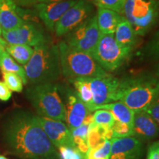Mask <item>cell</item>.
<instances>
[{
    "label": "cell",
    "instance_id": "cell-23",
    "mask_svg": "<svg viewBox=\"0 0 159 159\" xmlns=\"http://www.w3.org/2000/svg\"><path fill=\"white\" fill-rule=\"evenodd\" d=\"M69 81L74 85L75 92L80 100L86 105L90 111L92 106L93 96L90 86L87 83L86 80L85 78H75L69 80Z\"/></svg>",
    "mask_w": 159,
    "mask_h": 159
},
{
    "label": "cell",
    "instance_id": "cell-4",
    "mask_svg": "<svg viewBox=\"0 0 159 159\" xmlns=\"http://www.w3.org/2000/svg\"><path fill=\"white\" fill-rule=\"evenodd\" d=\"M61 73L66 79L102 77L110 75L90 54L73 48L64 41L57 44Z\"/></svg>",
    "mask_w": 159,
    "mask_h": 159
},
{
    "label": "cell",
    "instance_id": "cell-32",
    "mask_svg": "<svg viewBox=\"0 0 159 159\" xmlns=\"http://www.w3.org/2000/svg\"><path fill=\"white\" fill-rule=\"evenodd\" d=\"M159 125V94L148 108L145 110Z\"/></svg>",
    "mask_w": 159,
    "mask_h": 159
},
{
    "label": "cell",
    "instance_id": "cell-16",
    "mask_svg": "<svg viewBox=\"0 0 159 159\" xmlns=\"http://www.w3.org/2000/svg\"><path fill=\"white\" fill-rule=\"evenodd\" d=\"M66 121L69 128H76L80 126L87 115L90 114L88 107L77 96L76 92L69 90L66 93Z\"/></svg>",
    "mask_w": 159,
    "mask_h": 159
},
{
    "label": "cell",
    "instance_id": "cell-41",
    "mask_svg": "<svg viewBox=\"0 0 159 159\" xmlns=\"http://www.w3.org/2000/svg\"><path fill=\"white\" fill-rule=\"evenodd\" d=\"M2 28L1 22H0V35H2Z\"/></svg>",
    "mask_w": 159,
    "mask_h": 159
},
{
    "label": "cell",
    "instance_id": "cell-7",
    "mask_svg": "<svg viewBox=\"0 0 159 159\" xmlns=\"http://www.w3.org/2000/svg\"><path fill=\"white\" fill-rule=\"evenodd\" d=\"M134 48L119 45L114 34H102L91 55L107 72L120 68L130 58Z\"/></svg>",
    "mask_w": 159,
    "mask_h": 159
},
{
    "label": "cell",
    "instance_id": "cell-1",
    "mask_svg": "<svg viewBox=\"0 0 159 159\" xmlns=\"http://www.w3.org/2000/svg\"><path fill=\"white\" fill-rule=\"evenodd\" d=\"M9 152L23 159H61L57 149L51 142L38 122L36 116L21 112L7 123L4 134Z\"/></svg>",
    "mask_w": 159,
    "mask_h": 159
},
{
    "label": "cell",
    "instance_id": "cell-33",
    "mask_svg": "<svg viewBox=\"0 0 159 159\" xmlns=\"http://www.w3.org/2000/svg\"><path fill=\"white\" fill-rule=\"evenodd\" d=\"M89 127V125L82 124L80 126L77 127L76 128L71 129L70 130L72 138L77 137V138H81L84 139V140L87 141V135H88Z\"/></svg>",
    "mask_w": 159,
    "mask_h": 159
},
{
    "label": "cell",
    "instance_id": "cell-29",
    "mask_svg": "<svg viewBox=\"0 0 159 159\" xmlns=\"http://www.w3.org/2000/svg\"><path fill=\"white\" fill-rule=\"evenodd\" d=\"M97 7H105L114 11L121 14L126 0H90Z\"/></svg>",
    "mask_w": 159,
    "mask_h": 159
},
{
    "label": "cell",
    "instance_id": "cell-25",
    "mask_svg": "<svg viewBox=\"0 0 159 159\" xmlns=\"http://www.w3.org/2000/svg\"><path fill=\"white\" fill-rule=\"evenodd\" d=\"M4 83L11 91L21 92L23 90V81L19 75L13 72L2 71Z\"/></svg>",
    "mask_w": 159,
    "mask_h": 159
},
{
    "label": "cell",
    "instance_id": "cell-19",
    "mask_svg": "<svg viewBox=\"0 0 159 159\" xmlns=\"http://www.w3.org/2000/svg\"><path fill=\"white\" fill-rule=\"evenodd\" d=\"M114 36L116 42L125 47L134 48L139 41V36L136 34L130 24L123 16L116 26Z\"/></svg>",
    "mask_w": 159,
    "mask_h": 159
},
{
    "label": "cell",
    "instance_id": "cell-40",
    "mask_svg": "<svg viewBox=\"0 0 159 159\" xmlns=\"http://www.w3.org/2000/svg\"><path fill=\"white\" fill-rule=\"evenodd\" d=\"M156 74L159 76V65L158 66V67H157V69L156 71Z\"/></svg>",
    "mask_w": 159,
    "mask_h": 159
},
{
    "label": "cell",
    "instance_id": "cell-35",
    "mask_svg": "<svg viewBox=\"0 0 159 159\" xmlns=\"http://www.w3.org/2000/svg\"><path fill=\"white\" fill-rule=\"evenodd\" d=\"M12 97V91L2 81L0 80V100L8 101Z\"/></svg>",
    "mask_w": 159,
    "mask_h": 159
},
{
    "label": "cell",
    "instance_id": "cell-21",
    "mask_svg": "<svg viewBox=\"0 0 159 159\" xmlns=\"http://www.w3.org/2000/svg\"><path fill=\"white\" fill-rule=\"evenodd\" d=\"M0 69L2 71L13 72L18 75L22 80L24 84H27L24 67L15 61V60L5 50V48L0 50Z\"/></svg>",
    "mask_w": 159,
    "mask_h": 159
},
{
    "label": "cell",
    "instance_id": "cell-6",
    "mask_svg": "<svg viewBox=\"0 0 159 159\" xmlns=\"http://www.w3.org/2000/svg\"><path fill=\"white\" fill-rule=\"evenodd\" d=\"M121 15L130 24L136 34L142 36L159 18V0H126Z\"/></svg>",
    "mask_w": 159,
    "mask_h": 159
},
{
    "label": "cell",
    "instance_id": "cell-36",
    "mask_svg": "<svg viewBox=\"0 0 159 159\" xmlns=\"http://www.w3.org/2000/svg\"><path fill=\"white\" fill-rule=\"evenodd\" d=\"M14 1L18 5L24 6V7L34 5L39 2V0H14Z\"/></svg>",
    "mask_w": 159,
    "mask_h": 159
},
{
    "label": "cell",
    "instance_id": "cell-15",
    "mask_svg": "<svg viewBox=\"0 0 159 159\" xmlns=\"http://www.w3.org/2000/svg\"><path fill=\"white\" fill-rule=\"evenodd\" d=\"M133 131L141 142H150L159 136V125L145 110L135 111Z\"/></svg>",
    "mask_w": 159,
    "mask_h": 159
},
{
    "label": "cell",
    "instance_id": "cell-13",
    "mask_svg": "<svg viewBox=\"0 0 159 159\" xmlns=\"http://www.w3.org/2000/svg\"><path fill=\"white\" fill-rule=\"evenodd\" d=\"M143 154V142L135 136L114 138L111 140L109 159H141Z\"/></svg>",
    "mask_w": 159,
    "mask_h": 159
},
{
    "label": "cell",
    "instance_id": "cell-2",
    "mask_svg": "<svg viewBox=\"0 0 159 159\" xmlns=\"http://www.w3.org/2000/svg\"><path fill=\"white\" fill-rule=\"evenodd\" d=\"M159 94V76L142 73L119 79L116 101L134 111L146 110Z\"/></svg>",
    "mask_w": 159,
    "mask_h": 159
},
{
    "label": "cell",
    "instance_id": "cell-8",
    "mask_svg": "<svg viewBox=\"0 0 159 159\" xmlns=\"http://www.w3.org/2000/svg\"><path fill=\"white\" fill-rule=\"evenodd\" d=\"M101 35L97 26L96 15H94L66 35L64 41L77 50L91 55L96 48Z\"/></svg>",
    "mask_w": 159,
    "mask_h": 159
},
{
    "label": "cell",
    "instance_id": "cell-10",
    "mask_svg": "<svg viewBox=\"0 0 159 159\" xmlns=\"http://www.w3.org/2000/svg\"><path fill=\"white\" fill-rule=\"evenodd\" d=\"M94 8L87 0H77L74 5L67 10L55 27L57 37L66 35L90 17Z\"/></svg>",
    "mask_w": 159,
    "mask_h": 159
},
{
    "label": "cell",
    "instance_id": "cell-38",
    "mask_svg": "<svg viewBox=\"0 0 159 159\" xmlns=\"http://www.w3.org/2000/svg\"><path fill=\"white\" fill-rule=\"evenodd\" d=\"M6 45H7V42H6L3 39H2V38L0 37V50H1L2 49L5 48Z\"/></svg>",
    "mask_w": 159,
    "mask_h": 159
},
{
    "label": "cell",
    "instance_id": "cell-17",
    "mask_svg": "<svg viewBox=\"0 0 159 159\" xmlns=\"http://www.w3.org/2000/svg\"><path fill=\"white\" fill-rule=\"evenodd\" d=\"M19 10L14 0H0V22L2 30H11L25 23Z\"/></svg>",
    "mask_w": 159,
    "mask_h": 159
},
{
    "label": "cell",
    "instance_id": "cell-3",
    "mask_svg": "<svg viewBox=\"0 0 159 159\" xmlns=\"http://www.w3.org/2000/svg\"><path fill=\"white\" fill-rule=\"evenodd\" d=\"M24 69L27 83L31 85L54 83L62 75L57 45L47 41L35 47Z\"/></svg>",
    "mask_w": 159,
    "mask_h": 159
},
{
    "label": "cell",
    "instance_id": "cell-31",
    "mask_svg": "<svg viewBox=\"0 0 159 159\" xmlns=\"http://www.w3.org/2000/svg\"><path fill=\"white\" fill-rule=\"evenodd\" d=\"M147 49L149 55L159 59V31L157 32L150 42L147 45Z\"/></svg>",
    "mask_w": 159,
    "mask_h": 159
},
{
    "label": "cell",
    "instance_id": "cell-34",
    "mask_svg": "<svg viewBox=\"0 0 159 159\" xmlns=\"http://www.w3.org/2000/svg\"><path fill=\"white\" fill-rule=\"evenodd\" d=\"M146 159H159V140L149 145Z\"/></svg>",
    "mask_w": 159,
    "mask_h": 159
},
{
    "label": "cell",
    "instance_id": "cell-37",
    "mask_svg": "<svg viewBox=\"0 0 159 159\" xmlns=\"http://www.w3.org/2000/svg\"><path fill=\"white\" fill-rule=\"evenodd\" d=\"M94 123V116H93V113H90L87 115L86 117H85L84 121H83V124L87 125H91V124Z\"/></svg>",
    "mask_w": 159,
    "mask_h": 159
},
{
    "label": "cell",
    "instance_id": "cell-11",
    "mask_svg": "<svg viewBox=\"0 0 159 159\" xmlns=\"http://www.w3.org/2000/svg\"><path fill=\"white\" fill-rule=\"evenodd\" d=\"M2 36L9 44L28 45L34 47L48 41L43 31L32 23L25 22L11 30H2Z\"/></svg>",
    "mask_w": 159,
    "mask_h": 159
},
{
    "label": "cell",
    "instance_id": "cell-24",
    "mask_svg": "<svg viewBox=\"0 0 159 159\" xmlns=\"http://www.w3.org/2000/svg\"><path fill=\"white\" fill-rule=\"evenodd\" d=\"M111 148V140H105L96 148L89 149L84 159H109Z\"/></svg>",
    "mask_w": 159,
    "mask_h": 159
},
{
    "label": "cell",
    "instance_id": "cell-20",
    "mask_svg": "<svg viewBox=\"0 0 159 159\" xmlns=\"http://www.w3.org/2000/svg\"><path fill=\"white\" fill-rule=\"evenodd\" d=\"M98 109H105L109 111L114 116L115 120L125 123L133 128L134 111L131 110L121 101H116V102L103 105L99 107L97 110Z\"/></svg>",
    "mask_w": 159,
    "mask_h": 159
},
{
    "label": "cell",
    "instance_id": "cell-9",
    "mask_svg": "<svg viewBox=\"0 0 159 159\" xmlns=\"http://www.w3.org/2000/svg\"><path fill=\"white\" fill-rule=\"evenodd\" d=\"M92 93L93 100L91 112L108 103L116 102L119 79L112 75L102 77H85Z\"/></svg>",
    "mask_w": 159,
    "mask_h": 159
},
{
    "label": "cell",
    "instance_id": "cell-26",
    "mask_svg": "<svg viewBox=\"0 0 159 159\" xmlns=\"http://www.w3.org/2000/svg\"><path fill=\"white\" fill-rule=\"evenodd\" d=\"M94 116V123L98 125H103L111 128L114 124L115 119L112 114L108 110L105 109H98L93 113Z\"/></svg>",
    "mask_w": 159,
    "mask_h": 159
},
{
    "label": "cell",
    "instance_id": "cell-28",
    "mask_svg": "<svg viewBox=\"0 0 159 159\" xmlns=\"http://www.w3.org/2000/svg\"><path fill=\"white\" fill-rule=\"evenodd\" d=\"M114 138H124L128 136H134L133 128L125 123L115 120L112 127Z\"/></svg>",
    "mask_w": 159,
    "mask_h": 159
},
{
    "label": "cell",
    "instance_id": "cell-42",
    "mask_svg": "<svg viewBox=\"0 0 159 159\" xmlns=\"http://www.w3.org/2000/svg\"><path fill=\"white\" fill-rule=\"evenodd\" d=\"M0 159H8V158H6L5 156H2V155H0Z\"/></svg>",
    "mask_w": 159,
    "mask_h": 159
},
{
    "label": "cell",
    "instance_id": "cell-22",
    "mask_svg": "<svg viewBox=\"0 0 159 159\" xmlns=\"http://www.w3.org/2000/svg\"><path fill=\"white\" fill-rule=\"evenodd\" d=\"M5 50L19 64L25 66L28 63L34 52V48L28 45L9 44L7 43Z\"/></svg>",
    "mask_w": 159,
    "mask_h": 159
},
{
    "label": "cell",
    "instance_id": "cell-5",
    "mask_svg": "<svg viewBox=\"0 0 159 159\" xmlns=\"http://www.w3.org/2000/svg\"><path fill=\"white\" fill-rule=\"evenodd\" d=\"M26 97L38 116L65 122V105L60 95L57 85L45 83L32 85L26 91Z\"/></svg>",
    "mask_w": 159,
    "mask_h": 159
},
{
    "label": "cell",
    "instance_id": "cell-39",
    "mask_svg": "<svg viewBox=\"0 0 159 159\" xmlns=\"http://www.w3.org/2000/svg\"><path fill=\"white\" fill-rule=\"evenodd\" d=\"M67 0H39V2H63Z\"/></svg>",
    "mask_w": 159,
    "mask_h": 159
},
{
    "label": "cell",
    "instance_id": "cell-30",
    "mask_svg": "<svg viewBox=\"0 0 159 159\" xmlns=\"http://www.w3.org/2000/svg\"><path fill=\"white\" fill-rule=\"evenodd\" d=\"M61 159H84L76 148L61 147L57 148Z\"/></svg>",
    "mask_w": 159,
    "mask_h": 159
},
{
    "label": "cell",
    "instance_id": "cell-18",
    "mask_svg": "<svg viewBox=\"0 0 159 159\" xmlns=\"http://www.w3.org/2000/svg\"><path fill=\"white\" fill-rule=\"evenodd\" d=\"M122 16L112 10L98 7L97 23L101 34H114Z\"/></svg>",
    "mask_w": 159,
    "mask_h": 159
},
{
    "label": "cell",
    "instance_id": "cell-27",
    "mask_svg": "<svg viewBox=\"0 0 159 159\" xmlns=\"http://www.w3.org/2000/svg\"><path fill=\"white\" fill-rule=\"evenodd\" d=\"M105 139H103L102 135L99 130L98 125L91 124L89 127L88 135H87V143L89 149L94 148L104 142Z\"/></svg>",
    "mask_w": 159,
    "mask_h": 159
},
{
    "label": "cell",
    "instance_id": "cell-14",
    "mask_svg": "<svg viewBox=\"0 0 159 159\" xmlns=\"http://www.w3.org/2000/svg\"><path fill=\"white\" fill-rule=\"evenodd\" d=\"M77 0H67L56 2H39L35 5L38 15L49 31L54 32L55 25L67 10Z\"/></svg>",
    "mask_w": 159,
    "mask_h": 159
},
{
    "label": "cell",
    "instance_id": "cell-12",
    "mask_svg": "<svg viewBox=\"0 0 159 159\" xmlns=\"http://www.w3.org/2000/svg\"><path fill=\"white\" fill-rule=\"evenodd\" d=\"M38 122L57 149L61 147L75 148L70 129L64 122L36 116Z\"/></svg>",
    "mask_w": 159,
    "mask_h": 159
}]
</instances>
